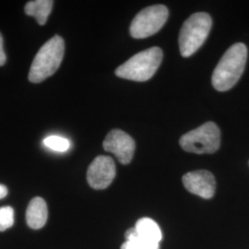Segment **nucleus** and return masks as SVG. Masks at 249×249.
<instances>
[{"mask_svg":"<svg viewBox=\"0 0 249 249\" xmlns=\"http://www.w3.org/2000/svg\"><path fill=\"white\" fill-rule=\"evenodd\" d=\"M248 59V48L243 43L231 45L214 70L212 82L214 89L226 91L231 89L245 71Z\"/></svg>","mask_w":249,"mask_h":249,"instance_id":"f257e3e1","label":"nucleus"},{"mask_svg":"<svg viewBox=\"0 0 249 249\" xmlns=\"http://www.w3.org/2000/svg\"><path fill=\"white\" fill-rule=\"evenodd\" d=\"M65 53V42L61 36H54L43 45L32 63L29 80L40 83L58 70Z\"/></svg>","mask_w":249,"mask_h":249,"instance_id":"f03ea898","label":"nucleus"},{"mask_svg":"<svg viewBox=\"0 0 249 249\" xmlns=\"http://www.w3.org/2000/svg\"><path fill=\"white\" fill-rule=\"evenodd\" d=\"M162 60V51L154 46L136 53L116 70L117 77L134 81H146L156 73Z\"/></svg>","mask_w":249,"mask_h":249,"instance_id":"7ed1b4c3","label":"nucleus"},{"mask_svg":"<svg viewBox=\"0 0 249 249\" xmlns=\"http://www.w3.org/2000/svg\"><path fill=\"white\" fill-rule=\"evenodd\" d=\"M213 26V19L206 12L192 14L184 22L179 35V49L182 56L196 53L204 44Z\"/></svg>","mask_w":249,"mask_h":249,"instance_id":"20e7f679","label":"nucleus"},{"mask_svg":"<svg viewBox=\"0 0 249 249\" xmlns=\"http://www.w3.org/2000/svg\"><path fill=\"white\" fill-rule=\"evenodd\" d=\"M184 151L196 154H211L219 150L221 145V131L213 122H206L187 134L179 141Z\"/></svg>","mask_w":249,"mask_h":249,"instance_id":"39448f33","label":"nucleus"},{"mask_svg":"<svg viewBox=\"0 0 249 249\" xmlns=\"http://www.w3.org/2000/svg\"><path fill=\"white\" fill-rule=\"evenodd\" d=\"M169 16L163 5H154L140 11L130 24V35L135 39H144L158 33Z\"/></svg>","mask_w":249,"mask_h":249,"instance_id":"423d86ee","label":"nucleus"},{"mask_svg":"<svg viewBox=\"0 0 249 249\" xmlns=\"http://www.w3.org/2000/svg\"><path fill=\"white\" fill-rule=\"evenodd\" d=\"M116 164L109 156H98L89 164L87 181L93 189H106L116 178Z\"/></svg>","mask_w":249,"mask_h":249,"instance_id":"0eeeda50","label":"nucleus"},{"mask_svg":"<svg viewBox=\"0 0 249 249\" xmlns=\"http://www.w3.org/2000/svg\"><path fill=\"white\" fill-rule=\"evenodd\" d=\"M103 146L106 151L115 154L122 164L131 161L136 148L133 139L120 129H113L107 134Z\"/></svg>","mask_w":249,"mask_h":249,"instance_id":"6e6552de","label":"nucleus"},{"mask_svg":"<svg viewBox=\"0 0 249 249\" xmlns=\"http://www.w3.org/2000/svg\"><path fill=\"white\" fill-rule=\"evenodd\" d=\"M182 180L187 191L196 196L209 199L215 194V178L209 171L197 170L189 172L183 177Z\"/></svg>","mask_w":249,"mask_h":249,"instance_id":"1a4fd4ad","label":"nucleus"},{"mask_svg":"<svg viewBox=\"0 0 249 249\" xmlns=\"http://www.w3.org/2000/svg\"><path fill=\"white\" fill-rule=\"evenodd\" d=\"M48 218V209L44 198L34 197L28 205L26 222L32 229H41L45 225Z\"/></svg>","mask_w":249,"mask_h":249,"instance_id":"9d476101","label":"nucleus"},{"mask_svg":"<svg viewBox=\"0 0 249 249\" xmlns=\"http://www.w3.org/2000/svg\"><path fill=\"white\" fill-rule=\"evenodd\" d=\"M134 230L140 237L151 243L160 244L162 239L160 226L155 221L148 217L140 219L134 226Z\"/></svg>","mask_w":249,"mask_h":249,"instance_id":"9b49d317","label":"nucleus"},{"mask_svg":"<svg viewBox=\"0 0 249 249\" xmlns=\"http://www.w3.org/2000/svg\"><path fill=\"white\" fill-rule=\"evenodd\" d=\"M53 5L52 0H35L28 2L24 10L27 15L35 17L40 25H45L52 11Z\"/></svg>","mask_w":249,"mask_h":249,"instance_id":"f8f14e48","label":"nucleus"},{"mask_svg":"<svg viewBox=\"0 0 249 249\" xmlns=\"http://www.w3.org/2000/svg\"><path fill=\"white\" fill-rule=\"evenodd\" d=\"M124 237L125 242L121 246V249H160L159 244L151 243L140 237L134 227L125 231Z\"/></svg>","mask_w":249,"mask_h":249,"instance_id":"ddd939ff","label":"nucleus"},{"mask_svg":"<svg viewBox=\"0 0 249 249\" xmlns=\"http://www.w3.org/2000/svg\"><path fill=\"white\" fill-rule=\"evenodd\" d=\"M43 143L46 148L57 152H65L71 147V142L68 139L54 135L46 137Z\"/></svg>","mask_w":249,"mask_h":249,"instance_id":"4468645a","label":"nucleus"},{"mask_svg":"<svg viewBox=\"0 0 249 249\" xmlns=\"http://www.w3.org/2000/svg\"><path fill=\"white\" fill-rule=\"evenodd\" d=\"M14 224V210L5 206L0 208V231H6Z\"/></svg>","mask_w":249,"mask_h":249,"instance_id":"2eb2a0df","label":"nucleus"},{"mask_svg":"<svg viewBox=\"0 0 249 249\" xmlns=\"http://www.w3.org/2000/svg\"><path fill=\"white\" fill-rule=\"evenodd\" d=\"M7 60V55L4 51V42H3V36L0 33V67L3 66Z\"/></svg>","mask_w":249,"mask_h":249,"instance_id":"dca6fc26","label":"nucleus"},{"mask_svg":"<svg viewBox=\"0 0 249 249\" xmlns=\"http://www.w3.org/2000/svg\"><path fill=\"white\" fill-rule=\"evenodd\" d=\"M8 187L2 184H0V199L4 198L5 196H7L8 195Z\"/></svg>","mask_w":249,"mask_h":249,"instance_id":"f3484780","label":"nucleus"}]
</instances>
